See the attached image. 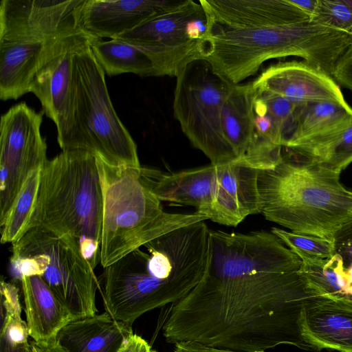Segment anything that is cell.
I'll use <instances>...</instances> for the list:
<instances>
[{
  "label": "cell",
  "instance_id": "1",
  "mask_svg": "<svg viewBox=\"0 0 352 352\" xmlns=\"http://www.w3.org/2000/svg\"><path fill=\"white\" fill-rule=\"evenodd\" d=\"M207 19L199 59L232 85L267 60L298 56L332 77L349 34L309 19L292 0H199Z\"/></svg>",
  "mask_w": 352,
  "mask_h": 352
},
{
  "label": "cell",
  "instance_id": "2",
  "mask_svg": "<svg viewBox=\"0 0 352 352\" xmlns=\"http://www.w3.org/2000/svg\"><path fill=\"white\" fill-rule=\"evenodd\" d=\"M340 175L287 153L274 168L258 171L260 213L292 232L332 241L352 216V190Z\"/></svg>",
  "mask_w": 352,
  "mask_h": 352
},
{
  "label": "cell",
  "instance_id": "3",
  "mask_svg": "<svg viewBox=\"0 0 352 352\" xmlns=\"http://www.w3.org/2000/svg\"><path fill=\"white\" fill-rule=\"evenodd\" d=\"M102 223V195L96 156L67 149L47 160L41 169L37 199L25 231L38 228L58 236H72L94 270L100 263Z\"/></svg>",
  "mask_w": 352,
  "mask_h": 352
},
{
  "label": "cell",
  "instance_id": "4",
  "mask_svg": "<svg viewBox=\"0 0 352 352\" xmlns=\"http://www.w3.org/2000/svg\"><path fill=\"white\" fill-rule=\"evenodd\" d=\"M102 195L100 264L104 268L149 241L206 216L168 213L143 184L140 167L113 165L96 156Z\"/></svg>",
  "mask_w": 352,
  "mask_h": 352
},
{
  "label": "cell",
  "instance_id": "5",
  "mask_svg": "<svg viewBox=\"0 0 352 352\" xmlns=\"http://www.w3.org/2000/svg\"><path fill=\"white\" fill-rule=\"evenodd\" d=\"M91 41L74 55L69 113L57 142L62 151L82 150L113 165L140 167L137 145L113 107Z\"/></svg>",
  "mask_w": 352,
  "mask_h": 352
},
{
  "label": "cell",
  "instance_id": "6",
  "mask_svg": "<svg viewBox=\"0 0 352 352\" xmlns=\"http://www.w3.org/2000/svg\"><path fill=\"white\" fill-rule=\"evenodd\" d=\"M12 245L10 261L16 278L41 276L73 320L97 314L99 281L76 239L32 228Z\"/></svg>",
  "mask_w": 352,
  "mask_h": 352
},
{
  "label": "cell",
  "instance_id": "7",
  "mask_svg": "<svg viewBox=\"0 0 352 352\" xmlns=\"http://www.w3.org/2000/svg\"><path fill=\"white\" fill-rule=\"evenodd\" d=\"M232 85L201 59L188 63L176 76L174 117L192 145L215 166L237 160L221 127L223 106Z\"/></svg>",
  "mask_w": 352,
  "mask_h": 352
},
{
  "label": "cell",
  "instance_id": "8",
  "mask_svg": "<svg viewBox=\"0 0 352 352\" xmlns=\"http://www.w3.org/2000/svg\"><path fill=\"white\" fill-rule=\"evenodd\" d=\"M148 252L140 248L104 268L99 288L105 311L132 326L144 314L175 304L199 283L196 280H160L146 268Z\"/></svg>",
  "mask_w": 352,
  "mask_h": 352
},
{
  "label": "cell",
  "instance_id": "9",
  "mask_svg": "<svg viewBox=\"0 0 352 352\" xmlns=\"http://www.w3.org/2000/svg\"><path fill=\"white\" fill-rule=\"evenodd\" d=\"M206 30V16L199 1L178 0L118 38L148 52L162 76L176 77L188 63L199 59Z\"/></svg>",
  "mask_w": 352,
  "mask_h": 352
},
{
  "label": "cell",
  "instance_id": "10",
  "mask_svg": "<svg viewBox=\"0 0 352 352\" xmlns=\"http://www.w3.org/2000/svg\"><path fill=\"white\" fill-rule=\"evenodd\" d=\"M43 114L23 102L1 117L0 223L30 173L47 160V144L41 133Z\"/></svg>",
  "mask_w": 352,
  "mask_h": 352
},
{
  "label": "cell",
  "instance_id": "11",
  "mask_svg": "<svg viewBox=\"0 0 352 352\" xmlns=\"http://www.w3.org/2000/svg\"><path fill=\"white\" fill-rule=\"evenodd\" d=\"M85 0H1L0 41H40L83 32L79 26Z\"/></svg>",
  "mask_w": 352,
  "mask_h": 352
},
{
  "label": "cell",
  "instance_id": "12",
  "mask_svg": "<svg viewBox=\"0 0 352 352\" xmlns=\"http://www.w3.org/2000/svg\"><path fill=\"white\" fill-rule=\"evenodd\" d=\"M95 38L82 32L55 39L32 80L30 92L41 102L46 116L56 124L57 136L65 131L69 117L74 55Z\"/></svg>",
  "mask_w": 352,
  "mask_h": 352
},
{
  "label": "cell",
  "instance_id": "13",
  "mask_svg": "<svg viewBox=\"0 0 352 352\" xmlns=\"http://www.w3.org/2000/svg\"><path fill=\"white\" fill-rule=\"evenodd\" d=\"M252 85L254 90L278 95L296 104L313 102L348 104L334 79L305 61L273 64Z\"/></svg>",
  "mask_w": 352,
  "mask_h": 352
},
{
  "label": "cell",
  "instance_id": "14",
  "mask_svg": "<svg viewBox=\"0 0 352 352\" xmlns=\"http://www.w3.org/2000/svg\"><path fill=\"white\" fill-rule=\"evenodd\" d=\"M299 327L311 350L352 352V298H309L301 309Z\"/></svg>",
  "mask_w": 352,
  "mask_h": 352
},
{
  "label": "cell",
  "instance_id": "15",
  "mask_svg": "<svg viewBox=\"0 0 352 352\" xmlns=\"http://www.w3.org/2000/svg\"><path fill=\"white\" fill-rule=\"evenodd\" d=\"M217 166L213 164L174 173L142 167L143 184L160 201L191 206L210 219L214 201Z\"/></svg>",
  "mask_w": 352,
  "mask_h": 352
},
{
  "label": "cell",
  "instance_id": "16",
  "mask_svg": "<svg viewBox=\"0 0 352 352\" xmlns=\"http://www.w3.org/2000/svg\"><path fill=\"white\" fill-rule=\"evenodd\" d=\"M216 166L210 220L221 225L236 226L248 216L260 213L258 170L234 162Z\"/></svg>",
  "mask_w": 352,
  "mask_h": 352
},
{
  "label": "cell",
  "instance_id": "17",
  "mask_svg": "<svg viewBox=\"0 0 352 352\" xmlns=\"http://www.w3.org/2000/svg\"><path fill=\"white\" fill-rule=\"evenodd\" d=\"M175 1L85 0L79 26L87 34L116 39L162 12Z\"/></svg>",
  "mask_w": 352,
  "mask_h": 352
},
{
  "label": "cell",
  "instance_id": "18",
  "mask_svg": "<svg viewBox=\"0 0 352 352\" xmlns=\"http://www.w3.org/2000/svg\"><path fill=\"white\" fill-rule=\"evenodd\" d=\"M132 327L106 311L72 320L56 337L63 352H119L133 335Z\"/></svg>",
  "mask_w": 352,
  "mask_h": 352
},
{
  "label": "cell",
  "instance_id": "19",
  "mask_svg": "<svg viewBox=\"0 0 352 352\" xmlns=\"http://www.w3.org/2000/svg\"><path fill=\"white\" fill-rule=\"evenodd\" d=\"M20 283L30 337L36 344L56 340L59 331L73 320L40 276H22Z\"/></svg>",
  "mask_w": 352,
  "mask_h": 352
},
{
  "label": "cell",
  "instance_id": "20",
  "mask_svg": "<svg viewBox=\"0 0 352 352\" xmlns=\"http://www.w3.org/2000/svg\"><path fill=\"white\" fill-rule=\"evenodd\" d=\"M54 40L0 41V98L2 100H16L30 92L34 75L49 45Z\"/></svg>",
  "mask_w": 352,
  "mask_h": 352
},
{
  "label": "cell",
  "instance_id": "21",
  "mask_svg": "<svg viewBox=\"0 0 352 352\" xmlns=\"http://www.w3.org/2000/svg\"><path fill=\"white\" fill-rule=\"evenodd\" d=\"M352 122V108L330 102L298 104L292 131L283 148L291 149L336 131Z\"/></svg>",
  "mask_w": 352,
  "mask_h": 352
},
{
  "label": "cell",
  "instance_id": "22",
  "mask_svg": "<svg viewBox=\"0 0 352 352\" xmlns=\"http://www.w3.org/2000/svg\"><path fill=\"white\" fill-rule=\"evenodd\" d=\"M254 94L252 82L232 85L223 106L222 131L237 157L236 162L242 160L254 141Z\"/></svg>",
  "mask_w": 352,
  "mask_h": 352
},
{
  "label": "cell",
  "instance_id": "23",
  "mask_svg": "<svg viewBox=\"0 0 352 352\" xmlns=\"http://www.w3.org/2000/svg\"><path fill=\"white\" fill-rule=\"evenodd\" d=\"M91 51L109 76L132 73L140 76H162L153 58L144 50L119 38L91 41Z\"/></svg>",
  "mask_w": 352,
  "mask_h": 352
},
{
  "label": "cell",
  "instance_id": "24",
  "mask_svg": "<svg viewBox=\"0 0 352 352\" xmlns=\"http://www.w3.org/2000/svg\"><path fill=\"white\" fill-rule=\"evenodd\" d=\"M285 150L292 155L341 173L352 162V122L328 135Z\"/></svg>",
  "mask_w": 352,
  "mask_h": 352
},
{
  "label": "cell",
  "instance_id": "25",
  "mask_svg": "<svg viewBox=\"0 0 352 352\" xmlns=\"http://www.w3.org/2000/svg\"><path fill=\"white\" fill-rule=\"evenodd\" d=\"M300 259L299 274L314 296L352 298V287L335 256L326 259Z\"/></svg>",
  "mask_w": 352,
  "mask_h": 352
},
{
  "label": "cell",
  "instance_id": "26",
  "mask_svg": "<svg viewBox=\"0 0 352 352\" xmlns=\"http://www.w3.org/2000/svg\"><path fill=\"white\" fill-rule=\"evenodd\" d=\"M42 168L30 173L6 219L0 223L1 243H12L25 232L37 199Z\"/></svg>",
  "mask_w": 352,
  "mask_h": 352
},
{
  "label": "cell",
  "instance_id": "27",
  "mask_svg": "<svg viewBox=\"0 0 352 352\" xmlns=\"http://www.w3.org/2000/svg\"><path fill=\"white\" fill-rule=\"evenodd\" d=\"M271 232L300 258H330L334 256L331 240L306 234H298L273 227Z\"/></svg>",
  "mask_w": 352,
  "mask_h": 352
},
{
  "label": "cell",
  "instance_id": "28",
  "mask_svg": "<svg viewBox=\"0 0 352 352\" xmlns=\"http://www.w3.org/2000/svg\"><path fill=\"white\" fill-rule=\"evenodd\" d=\"M254 91L256 96L263 103L267 113L278 132L283 147L292 131L294 114L297 104L282 96L267 91Z\"/></svg>",
  "mask_w": 352,
  "mask_h": 352
},
{
  "label": "cell",
  "instance_id": "29",
  "mask_svg": "<svg viewBox=\"0 0 352 352\" xmlns=\"http://www.w3.org/2000/svg\"><path fill=\"white\" fill-rule=\"evenodd\" d=\"M310 19L349 35L352 32V9L346 0H318Z\"/></svg>",
  "mask_w": 352,
  "mask_h": 352
},
{
  "label": "cell",
  "instance_id": "30",
  "mask_svg": "<svg viewBox=\"0 0 352 352\" xmlns=\"http://www.w3.org/2000/svg\"><path fill=\"white\" fill-rule=\"evenodd\" d=\"M334 256L340 261L344 274L352 287V216L334 232Z\"/></svg>",
  "mask_w": 352,
  "mask_h": 352
},
{
  "label": "cell",
  "instance_id": "31",
  "mask_svg": "<svg viewBox=\"0 0 352 352\" xmlns=\"http://www.w3.org/2000/svg\"><path fill=\"white\" fill-rule=\"evenodd\" d=\"M0 292L1 317L10 316L16 320H22L18 287L2 278Z\"/></svg>",
  "mask_w": 352,
  "mask_h": 352
},
{
  "label": "cell",
  "instance_id": "32",
  "mask_svg": "<svg viewBox=\"0 0 352 352\" xmlns=\"http://www.w3.org/2000/svg\"><path fill=\"white\" fill-rule=\"evenodd\" d=\"M30 333L26 322L10 316L1 317L0 338L12 344L28 343Z\"/></svg>",
  "mask_w": 352,
  "mask_h": 352
},
{
  "label": "cell",
  "instance_id": "33",
  "mask_svg": "<svg viewBox=\"0 0 352 352\" xmlns=\"http://www.w3.org/2000/svg\"><path fill=\"white\" fill-rule=\"evenodd\" d=\"M332 78L337 84L352 91V44L338 60Z\"/></svg>",
  "mask_w": 352,
  "mask_h": 352
},
{
  "label": "cell",
  "instance_id": "34",
  "mask_svg": "<svg viewBox=\"0 0 352 352\" xmlns=\"http://www.w3.org/2000/svg\"><path fill=\"white\" fill-rule=\"evenodd\" d=\"M173 352H239L229 349L209 346L194 342H183L175 344ZM250 352H265V351H256Z\"/></svg>",
  "mask_w": 352,
  "mask_h": 352
},
{
  "label": "cell",
  "instance_id": "35",
  "mask_svg": "<svg viewBox=\"0 0 352 352\" xmlns=\"http://www.w3.org/2000/svg\"><path fill=\"white\" fill-rule=\"evenodd\" d=\"M152 350L148 342L134 333L119 352H151Z\"/></svg>",
  "mask_w": 352,
  "mask_h": 352
},
{
  "label": "cell",
  "instance_id": "36",
  "mask_svg": "<svg viewBox=\"0 0 352 352\" xmlns=\"http://www.w3.org/2000/svg\"><path fill=\"white\" fill-rule=\"evenodd\" d=\"M0 352H32L30 342L12 344L0 338Z\"/></svg>",
  "mask_w": 352,
  "mask_h": 352
},
{
  "label": "cell",
  "instance_id": "37",
  "mask_svg": "<svg viewBox=\"0 0 352 352\" xmlns=\"http://www.w3.org/2000/svg\"><path fill=\"white\" fill-rule=\"evenodd\" d=\"M292 2L305 13L309 19L313 15L317 6L318 0H292Z\"/></svg>",
  "mask_w": 352,
  "mask_h": 352
},
{
  "label": "cell",
  "instance_id": "38",
  "mask_svg": "<svg viewBox=\"0 0 352 352\" xmlns=\"http://www.w3.org/2000/svg\"><path fill=\"white\" fill-rule=\"evenodd\" d=\"M34 342V341H33ZM38 352H63L56 340L48 344H36L34 342Z\"/></svg>",
  "mask_w": 352,
  "mask_h": 352
},
{
  "label": "cell",
  "instance_id": "39",
  "mask_svg": "<svg viewBox=\"0 0 352 352\" xmlns=\"http://www.w3.org/2000/svg\"><path fill=\"white\" fill-rule=\"evenodd\" d=\"M30 342V344H31V347H32V352H38V350H37V348L36 346V345L34 344V342L32 340Z\"/></svg>",
  "mask_w": 352,
  "mask_h": 352
},
{
  "label": "cell",
  "instance_id": "40",
  "mask_svg": "<svg viewBox=\"0 0 352 352\" xmlns=\"http://www.w3.org/2000/svg\"><path fill=\"white\" fill-rule=\"evenodd\" d=\"M346 1L347 2V3L349 5V6L351 7V8L352 9V0H346ZM350 37H351V39L352 41V32L351 34H350Z\"/></svg>",
  "mask_w": 352,
  "mask_h": 352
},
{
  "label": "cell",
  "instance_id": "41",
  "mask_svg": "<svg viewBox=\"0 0 352 352\" xmlns=\"http://www.w3.org/2000/svg\"><path fill=\"white\" fill-rule=\"evenodd\" d=\"M151 352H157V351L153 349Z\"/></svg>",
  "mask_w": 352,
  "mask_h": 352
}]
</instances>
